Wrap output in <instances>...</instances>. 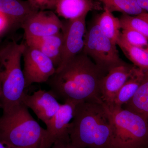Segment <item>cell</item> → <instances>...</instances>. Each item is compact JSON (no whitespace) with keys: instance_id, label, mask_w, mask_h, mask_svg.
Listing matches in <instances>:
<instances>
[{"instance_id":"cell-24","label":"cell","mask_w":148,"mask_h":148,"mask_svg":"<svg viewBox=\"0 0 148 148\" xmlns=\"http://www.w3.org/2000/svg\"><path fill=\"white\" fill-rule=\"evenodd\" d=\"M15 26L11 20L0 12V37L2 36L12 26Z\"/></svg>"},{"instance_id":"cell-25","label":"cell","mask_w":148,"mask_h":148,"mask_svg":"<svg viewBox=\"0 0 148 148\" xmlns=\"http://www.w3.org/2000/svg\"><path fill=\"white\" fill-rule=\"evenodd\" d=\"M50 148H80L74 145L71 141H61L56 142Z\"/></svg>"},{"instance_id":"cell-3","label":"cell","mask_w":148,"mask_h":148,"mask_svg":"<svg viewBox=\"0 0 148 148\" xmlns=\"http://www.w3.org/2000/svg\"><path fill=\"white\" fill-rule=\"evenodd\" d=\"M25 45V43L12 41L0 47V108L3 112L11 110L23 103L26 86L21 59Z\"/></svg>"},{"instance_id":"cell-4","label":"cell","mask_w":148,"mask_h":148,"mask_svg":"<svg viewBox=\"0 0 148 148\" xmlns=\"http://www.w3.org/2000/svg\"><path fill=\"white\" fill-rule=\"evenodd\" d=\"M23 103L0 116V141L10 148H41L45 134Z\"/></svg>"},{"instance_id":"cell-5","label":"cell","mask_w":148,"mask_h":148,"mask_svg":"<svg viewBox=\"0 0 148 148\" xmlns=\"http://www.w3.org/2000/svg\"><path fill=\"white\" fill-rule=\"evenodd\" d=\"M104 106L110 119L116 148H148V123L145 120L122 107Z\"/></svg>"},{"instance_id":"cell-17","label":"cell","mask_w":148,"mask_h":148,"mask_svg":"<svg viewBox=\"0 0 148 148\" xmlns=\"http://www.w3.org/2000/svg\"><path fill=\"white\" fill-rule=\"evenodd\" d=\"M144 71L136 68L135 72L118 92L112 106L108 107L121 108L128 103L137 92L144 77Z\"/></svg>"},{"instance_id":"cell-15","label":"cell","mask_w":148,"mask_h":148,"mask_svg":"<svg viewBox=\"0 0 148 148\" xmlns=\"http://www.w3.org/2000/svg\"><path fill=\"white\" fill-rule=\"evenodd\" d=\"M36 12L27 1L0 0V12L8 17L16 26L21 27Z\"/></svg>"},{"instance_id":"cell-10","label":"cell","mask_w":148,"mask_h":148,"mask_svg":"<svg viewBox=\"0 0 148 148\" xmlns=\"http://www.w3.org/2000/svg\"><path fill=\"white\" fill-rule=\"evenodd\" d=\"M25 38L51 36L61 32L63 21L51 11H39L32 14L21 25Z\"/></svg>"},{"instance_id":"cell-28","label":"cell","mask_w":148,"mask_h":148,"mask_svg":"<svg viewBox=\"0 0 148 148\" xmlns=\"http://www.w3.org/2000/svg\"><path fill=\"white\" fill-rule=\"evenodd\" d=\"M0 148H10L0 141Z\"/></svg>"},{"instance_id":"cell-13","label":"cell","mask_w":148,"mask_h":148,"mask_svg":"<svg viewBox=\"0 0 148 148\" xmlns=\"http://www.w3.org/2000/svg\"><path fill=\"white\" fill-rule=\"evenodd\" d=\"M25 43L38 49L49 57L56 69L61 64L63 47L62 32L47 36L25 38Z\"/></svg>"},{"instance_id":"cell-22","label":"cell","mask_w":148,"mask_h":148,"mask_svg":"<svg viewBox=\"0 0 148 148\" xmlns=\"http://www.w3.org/2000/svg\"><path fill=\"white\" fill-rule=\"evenodd\" d=\"M122 38L130 45L148 50V40L137 31L130 29H123Z\"/></svg>"},{"instance_id":"cell-20","label":"cell","mask_w":148,"mask_h":148,"mask_svg":"<svg viewBox=\"0 0 148 148\" xmlns=\"http://www.w3.org/2000/svg\"><path fill=\"white\" fill-rule=\"evenodd\" d=\"M103 3L104 8L113 12H119L130 15L146 12L138 5L136 0H97Z\"/></svg>"},{"instance_id":"cell-16","label":"cell","mask_w":148,"mask_h":148,"mask_svg":"<svg viewBox=\"0 0 148 148\" xmlns=\"http://www.w3.org/2000/svg\"><path fill=\"white\" fill-rule=\"evenodd\" d=\"M122 108L139 115L148 123V71L144 72V77L137 92Z\"/></svg>"},{"instance_id":"cell-7","label":"cell","mask_w":148,"mask_h":148,"mask_svg":"<svg viewBox=\"0 0 148 148\" xmlns=\"http://www.w3.org/2000/svg\"><path fill=\"white\" fill-rule=\"evenodd\" d=\"M25 45L22 57L26 88L34 83H46L55 73L56 69L47 56L34 48Z\"/></svg>"},{"instance_id":"cell-14","label":"cell","mask_w":148,"mask_h":148,"mask_svg":"<svg viewBox=\"0 0 148 148\" xmlns=\"http://www.w3.org/2000/svg\"><path fill=\"white\" fill-rule=\"evenodd\" d=\"M101 9L100 3L94 0H56L54 10L58 16L72 20Z\"/></svg>"},{"instance_id":"cell-18","label":"cell","mask_w":148,"mask_h":148,"mask_svg":"<svg viewBox=\"0 0 148 148\" xmlns=\"http://www.w3.org/2000/svg\"><path fill=\"white\" fill-rule=\"evenodd\" d=\"M101 31L115 44L119 38L121 29L119 18H117L107 9L95 19Z\"/></svg>"},{"instance_id":"cell-8","label":"cell","mask_w":148,"mask_h":148,"mask_svg":"<svg viewBox=\"0 0 148 148\" xmlns=\"http://www.w3.org/2000/svg\"><path fill=\"white\" fill-rule=\"evenodd\" d=\"M79 18L63 22L61 32L63 35V47L61 64L56 70H59L71 59L82 52L86 32V18Z\"/></svg>"},{"instance_id":"cell-2","label":"cell","mask_w":148,"mask_h":148,"mask_svg":"<svg viewBox=\"0 0 148 148\" xmlns=\"http://www.w3.org/2000/svg\"><path fill=\"white\" fill-rule=\"evenodd\" d=\"M71 143L80 148H116L110 119L103 103H77L69 124Z\"/></svg>"},{"instance_id":"cell-11","label":"cell","mask_w":148,"mask_h":148,"mask_svg":"<svg viewBox=\"0 0 148 148\" xmlns=\"http://www.w3.org/2000/svg\"><path fill=\"white\" fill-rule=\"evenodd\" d=\"M137 67L125 63L111 69L100 84L101 100L108 107L113 105L114 99L122 86L135 72Z\"/></svg>"},{"instance_id":"cell-6","label":"cell","mask_w":148,"mask_h":148,"mask_svg":"<svg viewBox=\"0 0 148 148\" xmlns=\"http://www.w3.org/2000/svg\"><path fill=\"white\" fill-rule=\"evenodd\" d=\"M84 42L82 52L107 73L126 63L120 57L116 45L103 34L95 19L86 30Z\"/></svg>"},{"instance_id":"cell-12","label":"cell","mask_w":148,"mask_h":148,"mask_svg":"<svg viewBox=\"0 0 148 148\" xmlns=\"http://www.w3.org/2000/svg\"><path fill=\"white\" fill-rule=\"evenodd\" d=\"M22 102L45 125L54 116L61 106L49 90L42 89L35 91L31 95L25 92Z\"/></svg>"},{"instance_id":"cell-1","label":"cell","mask_w":148,"mask_h":148,"mask_svg":"<svg viewBox=\"0 0 148 148\" xmlns=\"http://www.w3.org/2000/svg\"><path fill=\"white\" fill-rule=\"evenodd\" d=\"M108 73L82 51L56 70L46 83L49 91L64 103H103L100 84Z\"/></svg>"},{"instance_id":"cell-19","label":"cell","mask_w":148,"mask_h":148,"mask_svg":"<svg viewBox=\"0 0 148 148\" xmlns=\"http://www.w3.org/2000/svg\"><path fill=\"white\" fill-rule=\"evenodd\" d=\"M117 45L134 66L143 71H148V50L130 45L122 38L121 34Z\"/></svg>"},{"instance_id":"cell-9","label":"cell","mask_w":148,"mask_h":148,"mask_svg":"<svg viewBox=\"0 0 148 148\" xmlns=\"http://www.w3.org/2000/svg\"><path fill=\"white\" fill-rule=\"evenodd\" d=\"M76 104L66 102L61 104L57 113L46 125L47 128L41 148H50L59 141H71L69 124L73 119Z\"/></svg>"},{"instance_id":"cell-23","label":"cell","mask_w":148,"mask_h":148,"mask_svg":"<svg viewBox=\"0 0 148 148\" xmlns=\"http://www.w3.org/2000/svg\"><path fill=\"white\" fill-rule=\"evenodd\" d=\"M32 8L36 11L55 9L56 0H27Z\"/></svg>"},{"instance_id":"cell-29","label":"cell","mask_w":148,"mask_h":148,"mask_svg":"<svg viewBox=\"0 0 148 148\" xmlns=\"http://www.w3.org/2000/svg\"><path fill=\"white\" fill-rule=\"evenodd\" d=\"M1 84L0 80V99H1Z\"/></svg>"},{"instance_id":"cell-26","label":"cell","mask_w":148,"mask_h":148,"mask_svg":"<svg viewBox=\"0 0 148 148\" xmlns=\"http://www.w3.org/2000/svg\"><path fill=\"white\" fill-rule=\"evenodd\" d=\"M136 1L142 9L148 12V0H136Z\"/></svg>"},{"instance_id":"cell-21","label":"cell","mask_w":148,"mask_h":148,"mask_svg":"<svg viewBox=\"0 0 148 148\" xmlns=\"http://www.w3.org/2000/svg\"><path fill=\"white\" fill-rule=\"evenodd\" d=\"M119 19L121 29L135 30L145 36L148 40V21L140 14L132 16L123 14Z\"/></svg>"},{"instance_id":"cell-30","label":"cell","mask_w":148,"mask_h":148,"mask_svg":"<svg viewBox=\"0 0 148 148\" xmlns=\"http://www.w3.org/2000/svg\"></svg>"},{"instance_id":"cell-27","label":"cell","mask_w":148,"mask_h":148,"mask_svg":"<svg viewBox=\"0 0 148 148\" xmlns=\"http://www.w3.org/2000/svg\"><path fill=\"white\" fill-rule=\"evenodd\" d=\"M140 15H141L144 18H145L148 21V12H143V13L140 14Z\"/></svg>"}]
</instances>
